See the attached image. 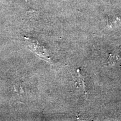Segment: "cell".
<instances>
[{"label": "cell", "mask_w": 121, "mask_h": 121, "mask_svg": "<svg viewBox=\"0 0 121 121\" xmlns=\"http://www.w3.org/2000/svg\"><path fill=\"white\" fill-rule=\"evenodd\" d=\"M29 46L32 47V48H31L32 51H35V52L37 53V54H38L39 56H41V57H48V56L45 53L44 50L42 49V47L39 45L37 41L34 42L33 40H31L30 44L29 45Z\"/></svg>", "instance_id": "obj_1"}]
</instances>
